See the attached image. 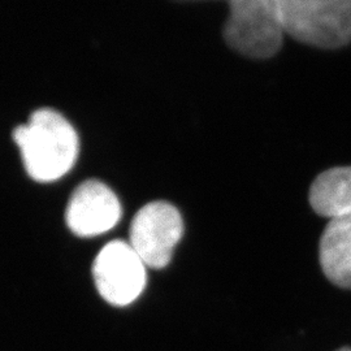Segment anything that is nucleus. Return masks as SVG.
Returning a JSON list of instances; mask_svg holds the SVG:
<instances>
[{
    "label": "nucleus",
    "mask_w": 351,
    "mask_h": 351,
    "mask_svg": "<svg viewBox=\"0 0 351 351\" xmlns=\"http://www.w3.org/2000/svg\"><path fill=\"white\" fill-rule=\"evenodd\" d=\"M21 151L26 172L38 182H52L66 175L75 165L80 141L75 128L62 113L40 108L29 121L13 132Z\"/></svg>",
    "instance_id": "nucleus-1"
},
{
    "label": "nucleus",
    "mask_w": 351,
    "mask_h": 351,
    "mask_svg": "<svg viewBox=\"0 0 351 351\" xmlns=\"http://www.w3.org/2000/svg\"><path fill=\"white\" fill-rule=\"evenodd\" d=\"M284 32L304 45L339 49L351 42V0H277Z\"/></svg>",
    "instance_id": "nucleus-2"
},
{
    "label": "nucleus",
    "mask_w": 351,
    "mask_h": 351,
    "mask_svg": "<svg viewBox=\"0 0 351 351\" xmlns=\"http://www.w3.org/2000/svg\"><path fill=\"white\" fill-rule=\"evenodd\" d=\"M284 26L277 0H232L224 26L226 45L252 59H267L282 45Z\"/></svg>",
    "instance_id": "nucleus-3"
},
{
    "label": "nucleus",
    "mask_w": 351,
    "mask_h": 351,
    "mask_svg": "<svg viewBox=\"0 0 351 351\" xmlns=\"http://www.w3.org/2000/svg\"><path fill=\"white\" fill-rule=\"evenodd\" d=\"M182 236L184 220L175 206L168 202H151L133 217L129 245L147 267L162 269L171 262Z\"/></svg>",
    "instance_id": "nucleus-4"
},
{
    "label": "nucleus",
    "mask_w": 351,
    "mask_h": 351,
    "mask_svg": "<svg viewBox=\"0 0 351 351\" xmlns=\"http://www.w3.org/2000/svg\"><path fill=\"white\" fill-rule=\"evenodd\" d=\"M93 276L103 300L123 307L136 301L146 287V264L129 242L114 239L97 255Z\"/></svg>",
    "instance_id": "nucleus-5"
},
{
    "label": "nucleus",
    "mask_w": 351,
    "mask_h": 351,
    "mask_svg": "<svg viewBox=\"0 0 351 351\" xmlns=\"http://www.w3.org/2000/svg\"><path fill=\"white\" fill-rule=\"evenodd\" d=\"M121 213V203L111 188L98 180H88L71 195L65 221L75 236L90 239L117 226Z\"/></svg>",
    "instance_id": "nucleus-6"
},
{
    "label": "nucleus",
    "mask_w": 351,
    "mask_h": 351,
    "mask_svg": "<svg viewBox=\"0 0 351 351\" xmlns=\"http://www.w3.org/2000/svg\"><path fill=\"white\" fill-rule=\"evenodd\" d=\"M319 259L330 282L351 289V213L329 220L320 239Z\"/></svg>",
    "instance_id": "nucleus-7"
},
{
    "label": "nucleus",
    "mask_w": 351,
    "mask_h": 351,
    "mask_svg": "<svg viewBox=\"0 0 351 351\" xmlns=\"http://www.w3.org/2000/svg\"><path fill=\"white\" fill-rule=\"evenodd\" d=\"M315 213L329 220L351 213V167H336L315 178L310 194Z\"/></svg>",
    "instance_id": "nucleus-8"
},
{
    "label": "nucleus",
    "mask_w": 351,
    "mask_h": 351,
    "mask_svg": "<svg viewBox=\"0 0 351 351\" xmlns=\"http://www.w3.org/2000/svg\"><path fill=\"white\" fill-rule=\"evenodd\" d=\"M339 351H351V349H348V348H345V349H341Z\"/></svg>",
    "instance_id": "nucleus-9"
}]
</instances>
